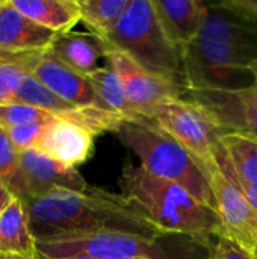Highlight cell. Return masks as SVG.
Wrapping results in <instances>:
<instances>
[{
    "instance_id": "603a6c76",
    "label": "cell",
    "mask_w": 257,
    "mask_h": 259,
    "mask_svg": "<svg viewBox=\"0 0 257 259\" xmlns=\"http://www.w3.org/2000/svg\"><path fill=\"white\" fill-rule=\"evenodd\" d=\"M0 182L20 199L21 175H20V152L11 141L8 132H0Z\"/></svg>"
},
{
    "instance_id": "ffe728a7",
    "label": "cell",
    "mask_w": 257,
    "mask_h": 259,
    "mask_svg": "<svg viewBox=\"0 0 257 259\" xmlns=\"http://www.w3.org/2000/svg\"><path fill=\"white\" fill-rule=\"evenodd\" d=\"M88 77L91 80V85L97 97L100 99L101 105L108 111H112L129 121L144 120L132 106L126 94V90L121 83V79L118 77L115 70L111 67V64L106 62V65L98 67L95 71L88 74Z\"/></svg>"
},
{
    "instance_id": "cb8c5ba5",
    "label": "cell",
    "mask_w": 257,
    "mask_h": 259,
    "mask_svg": "<svg viewBox=\"0 0 257 259\" xmlns=\"http://www.w3.org/2000/svg\"><path fill=\"white\" fill-rule=\"evenodd\" d=\"M29 55L30 53H11L0 50V105L17 102L14 93L15 80L18 74L26 70Z\"/></svg>"
},
{
    "instance_id": "484cf974",
    "label": "cell",
    "mask_w": 257,
    "mask_h": 259,
    "mask_svg": "<svg viewBox=\"0 0 257 259\" xmlns=\"http://www.w3.org/2000/svg\"><path fill=\"white\" fill-rule=\"evenodd\" d=\"M209 249L211 255L208 259H257L254 253L227 237H218Z\"/></svg>"
},
{
    "instance_id": "d6a6232c",
    "label": "cell",
    "mask_w": 257,
    "mask_h": 259,
    "mask_svg": "<svg viewBox=\"0 0 257 259\" xmlns=\"http://www.w3.org/2000/svg\"><path fill=\"white\" fill-rule=\"evenodd\" d=\"M250 71H251V76H253L254 82H257V61L250 67Z\"/></svg>"
},
{
    "instance_id": "d590c367",
    "label": "cell",
    "mask_w": 257,
    "mask_h": 259,
    "mask_svg": "<svg viewBox=\"0 0 257 259\" xmlns=\"http://www.w3.org/2000/svg\"><path fill=\"white\" fill-rule=\"evenodd\" d=\"M256 255H257V250H256Z\"/></svg>"
},
{
    "instance_id": "4fadbf2b",
    "label": "cell",
    "mask_w": 257,
    "mask_h": 259,
    "mask_svg": "<svg viewBox=\"0 0 257 259\" xmlns=\"http://www.w3.org/2000/svg\"><path fill=\"white\" fill-rule=\"evenodd\" d=\"M94 137L92 132L73 121L56 118L45 126L35 150L65 167L77 168L91 156Z\"/></svg>"
},
{
    "instance_id": "d4e9b609",
    "label": "cell",
    "mask_w": 257,
    "mask_h": 259,
    "mask_svg": "<svg viewBox=\"0 0 257 259\" xmlns=\"http://www.w3.org/2000/svg\"><path fill=\"white\" fill-rule=\"evenodd\" d=\"M47 124H30V126H21V127H12L6 129L11 141L17 147L18 152L32 150L35 149L36 143L39 141L41 135L44 134Z\"/></svg>"
},
{
    "instance_id": "30bf717a",
    "label": "cell",
    "mask_w": 257,
    "mask_h": 259,
    "mask_svg": "<svg viewBox=\"0 0 257 259\" xmlns=\"http://www.w3.org/2000/svg\"><path fill=\"white\" fill-rule=\"evenodd\" d=\"M26 71L62 100L77 108H103L88 76L73 70L48 50L33 52L26 62Z\"/></svg>"
},
{
    "instance_id": "7402d4cb",
    "label": "cell",
    "mask_w": 257,
    "mask_h": 259,
    "mask_svg": "<svg viewBox=\"0 0 257 259\" xmlns=\"http://www.w3.org/2000/svg\"><path fill=\"white\" fill-rule=\"evenodd\" d=\"M56 118L58 117L41 108L21 102L0 105V126L5 131L12 127L30 126V124H48Z\"/></svg>"
},
{
    "instance_id": "1f68e13d",
    "label": "cell",
    "mask_w": 257,
    "mask_h": 259,
    "mask_svg": "<svg viewBox=\"0 0 257 259\" xmlns=\"http://www.w3.org/2000/svg\"><path fill=\"white\" fill-rule=\"evenodd\" d=\"M0 259H35V258H27V256H21V255H9V253H0Z\"/></svg>"
},
{
    "instance_id": "5b68a950",
    "label": "cell",
    "mask_w": 257,
    "mask_h": 259,
    "mask_svg": "<svg viewBox=\"0 0 257 259\" xmlns=\"http://www.w3.org/2000/svg\"><path fill=\"white\" fill-rule=\"evenodd\" d=\"M105 44L127 53L150 73L186 90L182 52L164 30L155 0H130Z\"/></svg>"
},
{
    "instance_id": "e0dca14e",
    "label": "cell",
    "mask_w": 257,
    "mask_h": 259,
    "mask_svg": "<svg viewBox=\"0 0 257 259\" xmlns=\"http://www.w3.org/2000/svg\"><path fill=\"white\" fill-rule=\"evenodd\" d=\"M221 162L239 185L257 184V137L227 131L220 138Z\"/></svg>"
},
{
    "instance_id": "83f0119b",
    "label": "cell",
    "mask_w": 257,
    "mask_h": 259,
    "mask_svg": "<svg viewBox=\"0 0 257 259\" xmlns=\"http://www.w3.org/2000/svg\"><path fill=\"white\" fill-rule=\"evenodd\" d=\"M245 194V197L248 199V202L251 203V206L254 208L257 212V184H251V185H239Z\"/></svg>"
},
{
    "instance_id": "6da1fadb",
    "label": "cell",
    "mask_w": 257,
    "mask_h": 259,
    "mask_svg": "<svg viewBox=\"0 0 257 259\" xmlns=\"http://www.w3.org/2000/svg\"><path fill=\"white\" fill-rule=\"evenodd\" d=\"M23 203L35 240L89 231H123L155 240L164 237L129 199L98 187L80 191L58 188Z\"/></svg>"
},
{
    "instance_id": "7c38bea8",
    "label": "cell",
    "mask_w": 257,
    "mask_h": 259,
    "mask_svg": "<svg viewBox=\"0 0 257 259\" xmlns=\"http://www.w3.org/2000/svg\"><path fill=\"white\" fill-rule=\"evenodd\" d=\"M185 99L198 103L224 132L235 131L257 137V103L244 99L236 90H188Z\"/></svg>"
},
{
    "instance_id": "d6986e66",
    "label": "cell",
    "mask_w": 257,
    "mask_h": 259,
    "mask_svg": "<svg viewBox=\"0 0 257 259\" xmlns=\"http://www.w3.org/2000/svg\"><path fill=\"white\" fill-rule=\"evenodd\" d=\"M12 5L32 21L53 30L67 33L82 21L79 0H11Z\"/></svg>"
},
{
    "instance_id": "4316f807",
    "label": "cell",
    "mask_w": 257,
    "mask_h": 259,
    "mask_svg": "<svg viewBox=\"0 0 257 259\" xmlns=\"http://www.w3.org/2000/svg\"><path fill=\"white\" fill-rule=\"evenodd\" d=\"M215 3L257 26V0H221Z\"/></svg>"
},
{
    "instance_id": "ac0fdd59",
    "label": "cell",
    "mask_w": 257,
    "mask_h": 259,
    "mask_svg": "<svg viewBox=\"0 0 257 259\" xmlns=\"http://www.w3.org/2000/svg\"><path fill=\"white\" fill-rule=\"evenodd\" d=\"M0 253L36 256V240L29 225L26 206L18 197L0 212Z\"/></svg>"
},
{
    "instance_id": "9a60e30c",
    "label": "cell",
    "mask_w": 257,
    "mask_h": 259,
    "mask_svg": "<svg viewBox=\"0 0 257 259\" xmlns=\"http://www.w3.org/2000/svg\"><path fill=\"white\" fill-rule=\"evenodd\" d=\"M155 6L164 30L180 52L200 33L209 12L204 0H155Z\"/></svg>"
},
{
    "instance_id": "5bb4252c",
    "label": "cell",
    "mask_w": 257,
    "mask_h": 259,
    "mask_svg": "<svg viewBox=\"0 0 257 259\" xmlns=\"http://www.w3.org/2000/svg\"><path fill=\"white\" fill-rule=\"evenodd\" d=\"M58 33L32 21L11 0L0 5V50L11 53L45 52Z\"/></svg>"
},
{
    "instance_id": "ba28073f",
    "label": "cell",
    "mask_w": 257,
    "mask_h": 259,
    "mask_svg": "<svg viewBox=\"0 0 257 259\" xmlns=\"http://www.w3.org/2000/svg\"><path fill=\"white\" fill-rule=\"evenodd\" d=\"M214 196L215 211L221 223V237H227L251 253L257 250V212L239 184L221 162L201 170Z\"/></svg>"
},
{
    "instance_id": "8fae6325",
    "label": "cell",
    "mask_w": 257,
    "mask_h": 259,
    "mask_svg": "<svg viewBox=\"0 0 257 259\" xmlns=\"http://www.w3.org/2000/svg\"><path fill=\"white\" fill-rule=\"evenodd\" d=\"M20 199L23 202L41 197L58 188L80 191L89 187L76 168L65 167L35 149L20 152Z\"/></svg>"
},
{
    "instance_id": "2e32d148",
    "label": "cell",
    "mask_w": 257,
    "mask_h": 259,
    "mask_svg": "<svg viewBox=\"0 0 257 259\" xmlns=\"http://www.w3.org/2000/svg\"><path fill=\"white\" fill-rule=\"evenodd\" d=\"M108 46L92 33L67 32L58 33L48 52L73 70L88 76L95 71L98 59L105 58Z\"/></svg>"
},
{
    "instance_id": "e575fe53",
    "label": "cell",
    "mask_w": 257,
    "mask_h": 259,
    "mask_svg": "<svg viewBox=\"0 0 257 259\" xmlns=\"http://www.w3.org/2000/svg\"><path fill=\"white\" fill-rule=\"evenodd\" d=\"M0 5H2V0H0Z\"/></svg>"
},
{
    "instance_id": "9c48e42d",
    "label": "cell",
    "mask_w": 257,
    "mask_h": 259,
    "mask_svg": "<svg viewBox=\"0 0 257 259\" xmlns=\"http://www.w3.org/2000/svg\"><path fill=\"white\" fill-rule=\"evenodd\" d=\"M105 59L121 79L132 106L144 120H150L162 102L185 97L186 90L183 87L150 73L118 49L108 47Z\"/></svg>"
},
{
    "instance_id": "f546056e",
    "label": "cell",
    "mask_w": 257,
    "mask_h": 259,
    "mask_svg": "<svg viewBox=\"0 0 257 259\" xmlns=\"http://www.w3.org/2000/svg\"><path fill=\"white\" fill-rule=\"evenodd\" d=\"M15 199V196L0 182V212Z\"/></svg>"
},
{
    "instance_id": "8d00e7d4",
    "label": "cell",
    "mask_w": 257,
    "mask_h": 259,
    "mask_svg": "<svg viewBox=\"0 0 257 259\" xmlns=\"http://www.w3.org/2000/svg\"><path fill=\"white\" fill-rule=\"evenodd\" d=\"M256 256H257V255H256Z\"/></svg>"
},
{
    "instance_id": "836d02e7",
    "label": "cell",
    "mask_w": 257,
    "mask_h": 259,
    "mask_svg": "<svg viewBox=\"0 0 257 259\" xmlns=\"http://www.w3.org/2000/svg\"><path fill=\"white\" fill-rule=\"evenodd\" d=\"M2 131H3V127H2V126H0V132H2Z\"/></svg>"
},
{
    "instance_id": "44dd1931",
    "label": "cell",
    "mask_w": 257,
    "mask_h": 259,
    "mask_svg": "<svg viewBox=\"0 0 257 259\" xmlns=\"http://www.w3.org/2000/svg\"><path fill=\"white\" fill-rule=\"evenodd\" d=\"M130 0H79L82 21L103 42L111 35Z\"/></svg>"
},
{
    "instance_id": "4dcf8cb0",
    "label": "cell",
    "mask_w": 257,
    "mask_h": 259,
    "mask_svg": "<svg viewBox=\"0 0 257 259\" xmlns=\"http://www.w3.org/2000/svg\"><path fill=\"white\" fill-rule=\"evenodd\" d=\"M35 259H92V258H86V256H59V258H52V256H44L41 253L36 252V256Z\"/></svg>"
},
{
    "instance_id": "277c9868",
    "label": "cell",
    "mask_w": 257,
    "mask_h": 259,
    "mask_svg": "<svg viewBox=\"0 0 257 259\" xmlns=\"http://www.w3.org/2000/svg\"><path fill=\"white\" fill-rule=\"evenodd\" d=\"M115 135L139 158L142 168L161 179L179 184L203 205L215 211L211 187L194 158L155 121L126 120Z\"/></svg>"
},
{
    "instance_id": "8992f818",
    "label": "cell",
    "mask_w": 257,
    "mask_h": 259,
    "mask_svg": "<svg viewBox=\"0 0 257 259\" xmlns=\"http://www.w3.org/2000/svg\"><path fill=\"white\" fill-rule=\"evenodd\" d=\"M158 241L123 231H89L36 240V252L52 258L165 259V253Z\"/></svg>"
},
{
    "instance_id": "f1b7e54d",
    "label": "cell",
    "mask_w": 257,
    "mask_h": 259,
    "mask_svg": "<svg viewBox=\"0 0 257 259\" xmlns=\"http://www.w3.org/2000/svg\"><path fill=\"white\" fill-rule=\"evenodd\" d=\"M236 91H238V94L242 96L244 99L251 100V102L257 103V82H253V83L247 85L245 88H239V90H236Z\"/></svg>"
},
{
    "instance_id": "52a82bcc",
    "label": "cell",
    "mask_w": 257,
    "mask_h": 259,
    "mask_svg": "<svg viewBox=\"0 0 257 259\" xmlns=\"http://www.w3.org/2000/svg\"><path fill=\"white\" fill-rule=\"evenodd\" d=\"M150 120L183 146L200 170L220 161L223 153L220 138L224 131L198 103L185 97L165 100Z\"/></svg>"
},
{
    "instance_id": "3957f363",
    "label": "cell",
    "mask_w": 257,
    "mask_h": 259,
    "mask_svg": "<svg viewBox=\"0 0 257 259\" xmlns=\"http://www.w3.org/2000/svg\"><path fill=\"white\" fill-rule=\"evenodd\" d=\"M121 194L139 208L164 235L189 237L204 246L221 237L217 212L179 184L161 179L141 165L126 164L120 176Z\"/></svg>"
},
{
    "instance_id": "7a4b0ae2",
    "label": "cell",
    "mask_w": 257,
    "mask_h": 259,
    "mask_svg": "<svg viewBox=\"0 0 257 259\" xmlns=\"http://www.w3.org/2000/svg\"><path fill=\"white\" fill-rule=\"evenodd\" d=\"M256 61V24L211 2L200 33L182 52L186 91L245 88Z\"/></svg>"
}]
</instances>
